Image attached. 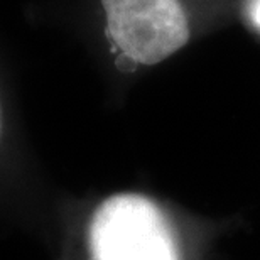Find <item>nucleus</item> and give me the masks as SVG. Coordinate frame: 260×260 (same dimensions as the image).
I'll return each instance as SVG.
<instances>
[{"label": "nucleus", "instance_id": "nucleus-1", "mask_svg": "<svg viewBox=\"0 0 260 260\" xmlns=\"http://www.w3.org/2000/svg\"><path fill=\"white\" fill-rule=\"evenodd\" d=\"M103 39L123 73L168 59L189 41L179 0H96Z\"/></svg>", "mask_w": 260, "mask_h": 260}, {"label": "nucleus", "instance_id": "nucleus-2", "mask_svg": "<svg viewBox=\"0 0 260 260\" xmlns=\"http://www.w3.org/2000/svg\"><path fill=\"white\" fill-rule=\"evenodd\" d=\"M93 260H179L174 233L160 208L140 194H115L90 225Z\"/></svg>", "mask_w": 260, "mask_h": 260}, {"label": "nucleus", "instance_id": "nucleus-3", "mask_svg": "<svg viewBox=\"0 0 260 260\" xmlns=\"http://www.w3.org/2000/svg\"><path fill=\"white\" fill-rule=\"evenodd\" d=\"M250 17L253 19V22H255L258 27H260V0H252Z\"/></svg>", "mask_w": 260, "mask_h": 260}]
</instances>
